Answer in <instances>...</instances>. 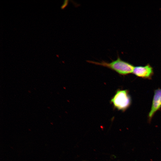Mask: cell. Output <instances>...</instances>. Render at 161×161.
<instances>
[{
  "instance_id": "1",
  "label": "cell",
  "mask_w": 161,
  "mask_h": 161,
  "mask_svg": "<svg viewBox=\"0 0 161 161\" xmlns=\"http://www.w3.org/2000/svg\"><path fill=\"white\" fill-rule=\"evenodd\" d=\"M87 61L90 63L107 67L123 75L132 73L134 67L132 64L121 60L119 56L116 60L110 63L104 61L97 62L88 60Z\"/></svg>"
},
{
  "instance_id": "3",
  "label": "cell",
  "mask_w": 161,
  "mask_h": 161,
  "mask_svg": "<svg viewBox=\"0 0 161 161\" xmlns=\"http://www.w3.org/2000/svg\"><path fill=\"white\" fill-rule=\"evenodd\" d=\"M132 73L137 77L149 79L151 78L154 73L153 68L149 64L134 66Z\"/></svg>"
},
{
  "instance_id": "2",
  "label": "cell",
  "mask_w": 161,
  "mask_h": 161,
  "mask_svg": "<svg viewBox=\"0 0 161 161\" xmlns=\"http://www.w3.org/2000/svg\"><path fill=\"white\" fill-rule=\"evenodd\" d=\"M131 98L127 89H118L111 99L110 102L118 110L124 112L131 106Z\"/></svg>"
},
{
  "instance_id": "4",
  "label": "cell",
  "mask_w": 161,
  "mask_h": 161,
  "mask_svg": "<svg viewBox=\"0 0 161 161\" xmlns=\"http://www.w3.org/2000/svg\"><path fill=\"white\" fill-rule=\"evenodd\" d=\"M161 108V89L154 91L151 108L148 114V119L150 121L155 113Z\"/></svg>"
}]
</instances>
